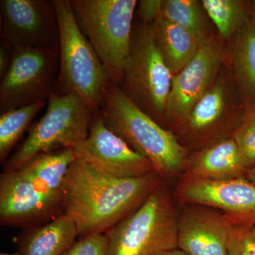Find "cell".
<instances>
[{
    "label": "cell",
    "mask_w": 255,
    "mask_h": 255,
    "mask_svg": "<svg viewBox=\"0 0 255 255\" xmlns=\"http://www.w3.org/2000/svg\"><path fill=\"white\" fill-rule=\"evenodd\" d=\"M159 178L114 177L76 159L64 182L63 214L73 220L80 237L107 233L140 206L160 184Z\"/></svg>",
    "instance_id": "cell-1"
},
{
    "label": "cell",
    "mask_w": 255,
    "mask_h": 255,
    "mask_svg": "<svg viewBox=\"0 0 255 255\" xmlns=\"http://www.w3.org/2000/svg\"><path fill=\"white\" fill-rule=\"evenodd\" d=\"M77 159L73 148L41 154L0 175V223L31 228L63 214V185Z\"/></svg>",
    "instance_id": "cell-2"
},
{
    "label": "cell",
    "mask_w": 255,
    "mask_h": 255,
    "mask_svg": "<svg viewBox=\"0 0 255 255\" xmlns=\"http://www.w3.org/2000/svg\"><path fill=\"white\" fill-rule=\"evenodd\" d=\"M106 127L144 156L160 178L172 177L187 162V151L173 132L164 128L110 82L100 112Z\"/></svg>",
    "instance_id": "cell-3"
},
{
    "label": "cell",
    "mask_w": 255,
    "mask_h": 255,
    "mask_svg": "<svg viewBox=\"0 0 255 255\" xmlns=\"http://www.w3.org/2000/svg\"><path fill=\"white\" fill-rule=\"evenodd\" d=\"M60 28V62L53 93H76L94 114L111 82L107 70L75 18L70 0H53Z\"/></svg>",
    "instance_id": "cell-4"
},
{
    "label": "cell",
    "mask_w": 255,
    "mask_h": 255,
    "mask_svg": "<svg viewBox=\"0 0 255 255\" xmlns=\"http://www.w3.org/2000/svg\"><path fill=\"white\" fill-rule=\"evenodd\" d=\"M136 0H70L80 29L112 83L122 85L131 42Z\"/></svg>",
    "instance_id": "cell-5"
},
{
    "label": "cell",
    "mask_w": 255,
    "mask_h": 255,
    "mask_svg": "<svg viewBox=\"0 0 255 255\" xmlns=\"http://www.w3.org/2000/svg\"><path fill=\"white\" fill-rule=\"evenodd\" d=\"M94 115L78 94H52L46 113L30 128L4 171L21 169L36 156L50 151L76 148L88 136Z\"/></svg>",
    "instance_id": "cell-6"
},
{
    "label": "cell",
    "mask_w": 255,
    "mask_h": 255,
    "mask_svg": "<svg viewBox=\"0 0 255 255\" xmlns=\"http://www.w3.org/2000/svg\"><path fill=\"white\" fill-rule=\"evenodd\" d=\"M172 79L156 45L151 23L141 21L133 26L120 87L132 103L160 125L165 122Z\"/></svg>",
    "instance_id": "cell-7"
},
{
    "label": "cell",
    "mask_w": 255,
    "mask_h": 255,
    "mask_svg": "<svg viewBox=\"0 0 255 255\" xmlns=\"http://www.w3.org/2000/svg\"><path fill=\"white\" fill-rule=\"evenodd\" d=\"M178 219L160 184L109 232L107 255H155L177 248Z\"/></svg>",
    "instance_id": "cell-8"
},
{
    "label": "cell",
    "mask_w": 255,
    "mask_h": 255,
    "mask_svg": "<svg viewBox=\"0 0 255 255\" xmlns=\"http://www.w3.org/2000/svg\"><path fill=\"white\" fill-rule=\"evenodd\" d=\"M60 50L14 46L11 65L0 83V112L48 101L54 92Z\"/></svg>",
    "instance_id": "cell-9"
},
{
    "label": "cell",
    "mask_w": 255,
    "mask_h": 255,
    "mask_svg": "<svg viewBox=\"0 0 255 255\" xmlns=\"http://www.w3.org/2000/svg\"><path fill=\"white\" fill-rule=\"evenodd\" d=\"M1 39L13 46L57 48L60 28L53 0H1Z\"/></svg>",
    "instance_id": "cell-10"
},
{
    "label": "cell",
    "mask_w": 255,
    "mask_h": 255,
    "mask_svg": "<svg viewBox=\"0 0 255 255\" xmlns=\"http://www.w3.org/2000/svg\"><path fill=\"white\" fill-rule=\"evenodd\" d=\"M224 56L222 43L211 36L195 58L172 76L165 122L182 126L194 105L214 85Z\"/></svg>",
    "instance_id": "cell-11"
},
{
    "label": "cell",
    "mask_w": 255,
    "mask_h": 255,
    "mask_svg": "<svg viewBox=\"0 0 255 255\" xmlns=\"http://www.w3.org/2000/svg\"><path fill=\"white\" fill-rule=\"evenodd\" d=\"M74 150L77 159L114 177L133 178L155 173L150 161L106 127L98 113L94 115L88 136Z\"/></svg>",
    "instance_id": "cell-12"
},
{
    "label": "cell",
    "mask_w": 255,
    "mask_h": 255,
    "mask_svg": "<svg viewBox=\"0 0 255 255\" xmlns=\"http://www.w3.org/2000/svg\"><path fill=\"white\" fill-rule=\"evenodd\" d=\"M177 191L185 202L219 210L234 225L255 226V184L246 177L211 181L189 177Z\"/></svg>",
    "instance_id": "cell-13"
},
{
    "label": "cell",
    "mask_w": 255,
    "mask_h": 255,
    "mask_svg": "<svg viewBox=\"0 0 255 255\" xmlns=\"http://www.w3.org/2000/svg\"><path fill=\"white\" fill-rule=\"evenodd\" d=\"M199 206L178 219L177 248L187 255H228L234 224L224 214Z\"/></svg>",
    "instance_id": "cell-14"
},
{
    "label": "cell",
    "mask_w": 255,
    "mask_h": 255,
    "mask_svg": "<svg viewBox=\"0 0 255 255\" xmlns=\"http://www.w3.org/2000/svg\"><path fill=\"white\" fill-rule=\"evenodd\" d=\"M231 78L219 75L211 89L194 105L181 127L194 136L214 131L238 112Z\"/></svg>",
    "instance_id": "cell-15"
},
{
    "label": "cell",
    "mask_w": 255,
    "mask_h": 255,
    "mask_svg": "<svg viewBox=\"0 0 255 255\" xmlns=\"http://www.w3.org/2000/svg\"><path fill=\"white\" fill-rule=\"evenodd\" d=\"M189 177L223 181L246 177L247 169L232 137L214 142L187 159Z\"/></svg>",
    "instance_id": "cell-16"
},
{
    "label": "cell",
    "mask_w": 255,
    "mask_h": 255,
    "mask_svg": "<svg viewBox=\"0 0 255 255\" xmlns=\"http://www.w3.org/2000/svg\"><path fill=\"white\" fill-rule=\"evenodd\" d=\"M79 236L73 220L60 214L43 226L28 228L18 240L21 255H63Z\"/></svg>",
    "instance_id": "cell-17"
},
{
    "label": "cell",
    "mask_w": 255,
    "mask_h": 255,
    "mask_svg": "<svg viewBox=\"0 0 255 255\" xmlns=\"http://www.w3.org/2000/svg\"><path fill=\"white\" fill-rule=\"evenodd\" d=\"M151 26L157 48L172 76L185 68L206 43L162 17L157 18Z\"/></svg>",
    "instance_id": "cell-18"
},
{
    "label": "cell",
    "mask_w": 255,
    "mask_h": 255,
    "mask_svg": "<svg viewBox=\"0 0 255 255\" xmlns=\"http://www.w3.org/2000/svg\"><path fill=\"white\" fill-rule=\"evenodd\" d=\"M233 78L245 107L255 105V14L231 39Z\"/></svg>",
    "instance_id": "cell-19"
},
{
    "label": "cell",
    "mask_w": 255,
    "mask_h": 255,
    "mask_svg": "<svg viewBox=\"0 0 255 255\" xmlns=\"http://www.w3.org/2000/svg\"><path fill=\"white\" fill-rule=\"evenodd\" d=\"M206 14L214 23L220 36L231 38L253 14L251 1L244 0H202Z\"/></svg>",
    "instance_id": "cell-20"
},
{
    "label": "cell",
    "mask_w": 255,
    "mask_h": 255,
    "mask_svg": "<svg viewBox=\"0 0 255 255\" xmlns=\"http://www.w3.org/2000/svg\"><path fill=\"white\" fill-rule=\"evenodd\" d=\"M160 17L185 28L204 43L211 37L208 30V15L201 1L162 0Z\"/></svg>",
    "instance_id": "cell-21"
},
{
    "label": "cell",
    "mask_w": 255,
    "mask_h": 255,
    "mask_svg": "<svg viewBox=\"0 0 255 255\" xmlns=\"http://www.w3.org/2000/svg\"><path fill=\"white\" fill-rule=\"evenodd\" d=\"M40 101L20 108L3 112L0 115V162H7L11 150L29 127L33 119L46 105Z\"/></svg>",
    "instance_id": "cell-22"
},
{
    "label": "cell",
    "mask_w": 255,
    "mask_h": 255,
    "mask_svg": "<svg viewBox=\"0 0 255 255\" xmlns=\"http://www.w3.org/2000/svg\"><path fill=\"white\" fill-rule=\"evenodd\" d=\"M247 169L255 166V105L245 107L232 136Z\"/></svg>",
    "instance_id": "cell-23"
},
{
    "label": "cell",
    "mask_w": 255,
    "mask_h": 255,
    "mask_svg": "<svg viewBox=\"0 0 255 255\" xmlns=\"http://www.w3.org/2000/svg\"><path fill=\"white\" fill-rule=\"evenodd\" d=\"M107 247L106 233H92L80 237L63 255H107Z\"/></svg>",
    "instance_id": "cell-24"
},
{
    "label": "cell",
    "mask_w": 255,
    "mask_h": 255,
    "mask_svg": "<svg viewBox=\"0 0 255 255\" xmlns=\"http://www.w3.org/2000/svg\"><path fill=\"white\" fill-rule=\"evenodd\" d=\"M228 250V255H255V238L251 227L233 225Z\"/></svg>",
    "instance_id": "cell-25"
},
{
    "label": "cell",
    "mask_w": 255,
    "mask_h": 255,
    "mask_svg": "<svg viewBox=\"0 0 255 255\" xmlns=\"http://www.w3.org/2000/svg\"><path fill=\"white\" fill-rule=\"evenodd\" d=\"M162 0H141L137 2V14L140 21L152 23L160 17Z\"/></svg>",
    "instance_id": "cell-26"
},
{
    "label": "cell",
    "mask_w": 255,
    "mask_h": 255,
    "mask_svg": "<svg viewBox=\"0 0 255 255\" xmlns=\"http://www.w3.org/2000/svg\"><path fill=\"white\" fill-rule=\"evenodd\" d=\"M14 46L6 41H1L0 46V78H2L9 69L12 60Z\"/></svg>",
    "instance_id": "cell-27"
},
{
    "label": "cell",
    "mask_w": 255,
    "mask_h": 255,
    "mask_svg": "<svg viewBox=\"0 0 255 255\" xmlns=\"http://www.w3.org/2000/svg\"><path fill=\"white\" fill-rule=\"evenodd\" d=\"M155 255H187L179 250V248H176V249L169 250V251H165L160 252V253H157Z\"/></svg>",
    "instance_id": "cell-28"
},
{
    "label": "cell",
    "mask_w": 255,
    "mask_h": 255,
    "mask_svg": "<svg viewBox=\"0 0 255 255\" xmlns=\"http://www.w3.org/2000/svg\"><path fill=\"white\" fill-rule=\"evenodd\" d=\"M246 178L255 184V166L247 170Z\"/></svg>",
    "instance_id": "cell-29"
},
{
    "label": "cell",
    "mask_w": 255,
    "mask_h": 255,
    "mask_svg": "<svg viewBox=\"0 0 255 255\" xmlns=\"http://www.w3.org/2000/svg\"><path fill=\"white\" fill-rule=\"evenodd\" d=\"M0 255H21V253H19V252H16V253H1Z\"/></svg>",
    "instance_id": "cell-30"
},
{
    "label": "cell",
    "mask_w": 255,
    "mask_h": 255,
    "mask_svg": "<svg viewBox=\"0 0 255 255\" xmlns=\"http://www.w3.org/2000/svg\"><path fill=\"white\" fill-rule=\"evenodd\" d=\"M252 11H253V14H255V0L254 1H251Z\"/></svg>",
    "instance_id": "cell-31"
},
{
    "label": "cell",
    "mask_w": 255,
    "mask_h": 255,
    "mask_svg": "<svg viewBox=\"0 0 255 255\" xmlns=\"http://www.w3.org/2000/svg\"><path fill=\"white\" fill-rule=\"evenodd\" d=\"M251 231L252 233H253V236H254L255 238V226H253V227H251Z\"/></svg>",
    "instance_id": "cell-32"
}]
</instances>
